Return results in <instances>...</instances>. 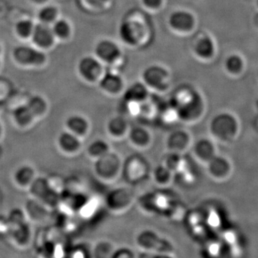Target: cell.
I'll return each instance as SVG.
<instances>
[{"mask_svg":"<svg viewBox=\"0 0 258 258\" xmlns=\"http://www.w3.org/2000/svg\"><path fill=\"white\" fill-rule=\"evenodd\" d=\"M208 171L214 179L224 180L227 179L232 172L230 161L221 157H214L208 164Z\"/></svg>","mask_w":258,"mask_h":258,"instance_id":"cell-10","label":"cell"},{"mask_svg":"<svg viewBox=\"0 0 258 258\" xmlns=\"http://www.w3.org/2000/svg\"><path fill=\"white\" fill-rule=\"evenodd\" d=\"M108 133L115 138L121 139L127 136L129 129L126 122L121 118H115L108 122Z\"/></svg>","mask_w":258,"mask_h":258,"instance_id":"cell-24","label":"cell"},{"mask_svg":"<svg viewBox=\"0 0 258 258\" xmlns=\"http://www.w3.org/2000/svg\"><path fill=\"white\" fill-rule=\"evenodd\" d=\"M3 125H2L1 123H0V140H1L2 137H3Z\"/></svg>","mask_w":258,"mask_h":258,"instance_id":"cell-36","label":"cell"},{"mask_svg":"<svg viewBox=\"0 0 258 258\" xmlns=\"http://www.w3.org/2000/svg\"><path fill=\"white\" fill-rule=\"evenodd\" d=\"M169 23L176 31L186 32L193 28L195 20L189 12L176 11L169 17Z\"/></svg>","mask_w":258,"mask_h":258,"instance_id":"cell-11","label":"cell"},{"mask_svg":"<svg viewBox=\"0 0 258 258\" xmlns=\"http://www.w3.org/2000/svg\"><path fill=\"white\" fill-rule=\"evenodd\" d=\"M211 134L219 141L230 142L235 140L239 133V123L235 115L223 113L216 115L212 120Z\"/></svg>","mask_w":258,"mask_h":258,"instance_id":"cell-1","label":"cell"},{"mask_svg":"<svg viewBox=\"0 0 258 258\" xmlns=\"http://www.w3.org/2000/svg\"><path fill=\"white\" fill-rule=\"evenodd\" d=\"M57 146L66 155L74 156L81 150L82 143L81 139L67 131L59 136Z\"/></svg>","mask_w":258,"mask_h":258,"instance_id":"cell-8","label":"cell"},{"mask_svg":"<svg viewBox=\"0 0 258 258\" xmlns=\"http://www.w3.org/2000/svg\"><path fill=\"white\" fill-rule=\"evenodd\" d=\"M32 42L40 49H48L55 43L56 37L50 25L40 23L35 24L32 36Z\"/></svg>","mask_w":258,"mask_h":258,"instance_id":"cell-5","label":"cell"},{"mask_svg":"<svg viewBox=\"0 0 258 258\" xmlns=\"http://www.w3.org/2000/svg\"><path fill=\"white\" fill-rule=\"evenodd\" d=\"M50 25L56 38L64 40L71 35V24L67 20H64V19L57 18Z\"/></svg>","mask_w":258,"mask_h":258,"instance_id":"cell-26","label":"cell"},{"mask_svg":"<svg viewBox=\"0 0 258 258\" xmlns=\"http://www.w3.org/2000/svg\"><path fill=\"white\" fill-rule=\"evenodd\" d=\"M143 79L149 87L164 90L167 88L169 74L161 66H152L144 71Z\"/></svg>","mask_w":258,"mask_h":258,"instance_id":"cell-6","label":"cell"},{"mask_svg":"<svg viewBox=\"0 0 258 258\" xmlns=\"http://www.w3.org/2000/svg\"><path fill=\"white\" fill-rule=\"evenodd\" d=\"M66 128L71 133L82 139L89 132L90 125L88 120L79 115L70 116L66 120Z\"/></svg>","mask_w":258,"mask_h":258,"instance_id":"cell-13","label":"cell"},{"mask_svg":"<svg viewBox=\"0 0 258 258\" xmlns=\"http://www.w3.org/2000/svg\"><path fill=\"white\" fill-rule=\"evenodd\" d=\"M108 152H109V146L106 142L99 140L91 143L88 147L87 151L88 156L95 160Z\"/></svg>","mask_w":258,"mask_h":258,"instance_id":"cell-30","label":"cell"},{"mask_svg":"<svg viewBox=\"0 0 258 258\" xmlns=\"http://www.w3.org/2000/svg\"><path fill=\"white\" fill-rule=\"evenodd\" d=\"M14 60L24 66H40L46 62L47 56L38 47L19 45L13 52Z\"/></svg>","mask_w":258,"mask_h":258,"instance_id":"cell-2","label":"cell"},{"mask_svg":"<svg viewBox=\"0 0 258 258\" xmlns=\"http://www.w3.org/2000/svg\"><path fill=\"white\" fill-rule=\"evenodd\" d=\"M35 178V171L28 166L19 168L14 174L15 184L22 189H29Z\"/></svg>","mask_w":258,"mask_h":258,"instance_id":"cell-19","label":"cell"},{"mask_svg":"<svg viewBox=\"0 0 258 258\" xmlns=\"http://www.w3.org/2000/svg\"><path fill=\"white\" fill-rule=\"evenodd\" d=\"M257 8H258V0H257Z\"/></svg>","mask_w":258,"mask_h":258,"instance_id":"cell-40","label":"cell"},{"mask_svg":"<svg viewBox=\"0 0 258 258\" xmlns=\"http://www.w3.org/2000/svg\"><path fill=\"white\" fill-rule=\"evenodd\" d=\"M172 173L166 166H161L154 171V179L159 184H168L170 182Z\"/></svg>","mask_w":258,"mask_h":258,"instance_id":"cell-31","label":"cell"},{"mask_svg":"<svg viewBox=\"0 0 258 258\" xmlns=\"http://www.w3.org/2000/svg\"><path fill=\"white\" fill-rule=\"evenodd\" d=\"M147 88L145 85L141 83H134L125 92V99L132 103L144 101L148 94Z\"/></svg>","mask_w":258,"mask_h":258,"instance_id":"cell-25","label":"cell"},{"mask_svg":"<svg viewBox=\"0 0 258 258\" xmlns=\"http://www.w3.org/2000/svg\"><path fill=\"white\" fill-rule=\"evenodd\" d=\"M257 80H258V69H257Z\"/></svg>","mask_w":258,"mask_h":258,"instance_id":"cell-39","label":"cell"},{"mask_svg":"<svg viewBox=\"0 0 258 258\" xmlns=\"http://www.w3.org/2000/svg\"><path fill=\"white\" fill-rule=\"evenodd\" d=\"M27 106L30 108L35 119L41 118L45 116L47 111L46 100L40 96H34L29 98L26 102Z\"/></svg>","mask_w":258,"mask_h":258,"instance_id":"cell-23","label":"cell"},{"mask_svg":"<svg viewBox=\"0 0 258 258\" xmlns=\"http://www.w3.org/2000/svg\"><path fill=\"white\" fill-rule=\"evenodd\" d=\"M119 35L125 43L134 45L138 43L142 35V28L134 22H124L120 25Z\"/></svg>","mask_w":258,"mask_h":258,"instance_id":"cell-12","label":"cell"},{"mask_svg":"<svg viewBox=\"0 0 258 258\" xmlns=\"http://www.w3.org/2000/svg\"><path fill=\"white\" fill-rule=\"evenodd\" d=\"M88 1L91 2L93 5L101 6V5H104L105 3H106L107 2L109 1V0H88Z\"/></svg>","mask_w":258,"mask_h":258,"instance_id":"cell-35","label":"cell"},{"mask_svg":"<svg viewBox=\"0 0 258 258\" xmlns=\"http://www.w3.org/2000/svg\"><path fill=\"white\" fill-rule=\"evenodd\" d=\"M195 156L202 162L208 164L214 157H216L217 152L215 144L208 139L199 141L194 148Z\"/></svg>","mask_w":258,"mask_h":258,"instance_id":"cell-15","label":"cell"},{"mask_svg":"<svg viewBox=\"0 0 258 258\" xmlns=\"http://www.w3.org/2000/svg\"><path fill=\"white\" fill-rule=\"evenodd\" d=\"M95 171L98 177L105 180L114 179L121 171L119 158L108 152L96 159Z\"/></svg>","mask_w":258,"mask_h":258,"instance_id":"cell-3","label":"cell"},{"mask_svg":"<svg viewBox=\"0 0 258 258\" xmlns=\"http://www.w3.org/2000/svg\"><path fill=\"white\" fill-rule=\"evenodd\" d=\"M256 106H257V110L258 111V100H257V103H256Z\"/></svg>","mask_w":258,"mask_h":258,"instance_id":"cell-38","label":"cell"},{"mask_svg":"<svg viewBox=\"0 0 258 258\" xmlns=\"http://www.w3.org/2000/svg\"><path fill=\"white\" fill-rule=\"evenodd\" d=\"M189 134L185 132H176L171 134L168 140V147L171 152L178 154L179 153L185 152L189 147L191 140Z\"/></svg>","mask_w":258,"mask_h":258,"instance_id":"cell-17","label":"cell"},{"mask_svg":"<svg viewBox=\"0 0 258 258\" xmlns=\"http://www.w3.org/2000/svg\"><path fill=\"white\" fill-rule=\"evenodd\" d=\"M195 53L203 59H210L215 52V45L210 37H204L196 44Z\"/></svg>","mask_w":258,"mask_h":258,"instance_id":"cell-22","label":"cell"},{"mask_svg":"<svg viewBox=\"0 0 258 258\" xmlns=\"http://www.w3.org/2000/svg\"><path fill=\"white\" fill-rule=\"evenodd\" d=\"M95 52L97 57L106 62L116 60L120 55L119 47L111 40H103L97 44Z\"/></svg>","mask_w":258,"mask_h":258,"instance_id":"cell-9","label":"cell"},{"mask_svg":"<svg viewBox=\"0 0 258 258\" xmlns=\"http://www.w3.org/2000/svg\"><path fill=\"white\" fill-rule=\"evenodd\" d=\"M177 113L181 116L186 118H194L196 115L202 113L203 109V102L202 97L198 93H188L183 98L177 100Z\"/></svg>","mask_w":258,"mask_h":258,"instance_id":"cell-4","label":"cell"},{"mask_svg":"<svg viewBox=\"0 0 258 258\" xmlns=\"http://www.w3.org/2000/svg\"><path fill=\"white\" fill-rule=\"evenodd\" d=\"M143 3L147 8L151 9H157L162 4L163 0H142Z\"/></svg>","mask_w":258,"mask_h":258,"instance_id":"cell-34","label":"cell"},{"mask_svg":"<svg viewBox=\"0 0 258 258\" xmlns=\"http://www.w3.org/2000/svg\"><path fill=\"white\" fill-rule=\"evenodd\" d=\"M78 70L83 79L89 82H94L101 76L102 66L98 58L86 56L80 60Z\"/></svg>","mask_w":258,"mask_h":258,"instance_id":"cell-7","label":"cell"},{"mask_svg":"<svg viewBox=\"0 0 258 258\" xmlns=\"http://www.w3.org/2000/svg\"><path fill=\"white\" fill-rule=\"evenodd\" d=\"M247 63L245 59L239 53H232L226 58L225 69L227 74L237 77L242 76L245 71Z\"/></svg>","mask_w":258,"mask_h":258,"instance_id":"cell-16","label":"cell"},{"mask_svg":"<svg viewBox=\"0 0 258 258\" xmlns=\"http://www.w3.org/2000/svg\"><path fill=\"white\" fill-rule=\"evenodd\" d=\"M58 17V10L55 7L47 5L39 10L37 18L40 23L51 25L55 21Z\"/></svg>","mask_w":258,"mask_h":258,"instance_id":"cell-29","label":"cell"},{"mask_svg":"<svg viewBox=\"0 0 258 258\" xmlns=\"http://www.w3.org/2000/svg\"><path fill=\"white\" fill-rule=\"evenodd\" d=\"M47 184L49 188L55 192L60 194L63 190L64 184L63 179L58 176H51L50 178H47Z\"/></svg>","mask_w":258,"mask_h":258,"instance_id":"cell-33","label":"cell"},{"mask_svg":"<svg viewBox=\"0 0 258 258\" xmlns=\"http://www.w3.org/2000/svg\"><path fill=\"white\" fill-rule=\"evenodd\" d=\"M28 189L35 200H40L50 190V188L46 179L35 178Z\"/></svg>","mask_w":258,"mask_h":258,"instance_id":"cell-27","label":"cell"},{"mask_svg":"<svg viewBox=\"0 0 258 258\" xmlns=\"http://www.w3.org/2000/svg\"><path fill=\"white\" fill-rule=\"evenodd\" d=\"M13 119L17 126L22 129L30 128L36 120L26 103L13 109Z\"/></svg>","mask_w":258,"mask_h":258,"instance_id":"cell-14","label":"cell"},{"mask_svg":"<svg viewBox=\"0 0 258 258\" xmlns=\"http://www.w3.org/2000/svg\"><path fill=\"white\" fill-rule=\"evenodd\" d=\"M131 143L138 148H145L151 143V135L149 132L144 128L136 127L129 129L127 134Z\"/></svg>","mask_w":258,"mask_h":258,"instance_id":"cell-20","label":"cell"},{"mask_svg":"<svg viewBox=\"0 0 258 258\" xmlns=\"http://www.w3.org/2000/svg\"><path fill=\"white\" fill-rule=\"evenodd\" d=\"M14 229V237L15 240L19 244H24V242H28L27 240H28L30 237V229L28 228L26 223L23 224V225L18 226V227H15Z\"/></svg>","mask_w":258,"mask_h":258,"instance_id":"cell-32","label":"cell"},{"mask_svg":"<svg viewBox=\"0 0 258 258\" xmlns=\"http://www.w3.org/2000/svg\"><path fill=\"white\" fill-rule=\"evenodd\" d=\"M145 164L141 160L132 159L125 166V175L130 181H137L145 175Z\"/></svg>","mask_w":258,"mask_h":258,"instance_id":"cell-21","label":"cell"},{"mask_svg":"<svg viewBox=\"0 0 258 258\" xmlns=\"http://www.w3.org/2000/svg\"><path fill=\"white\" fill-rule=\"evenodd\" d=\"M100 86L102 89L110 93L119 92L123 86V81L121 78L115 73L108 71L103 75L100 80Z\"/></svg>","mask_w":258,"mask_h":258,"instance_id":"cell-18","label":"cell"},{"mask_svg":"<svg viewBox=\"0 0 258 258\" xmlns=\"http://www.w3.org/2000/svg\"><path fill=\"white\" fill-rule=\"evenodd\" d=\"M2 52H3V50H2L1 45H0V64H1Z\"/></svg>","mask_w":258,"mask_h":258,"instance_id":"cell-37","label":"cell"},{"mask_svg":"<svg viewBox=\"0 0 258 258\" xmlns=\"http://www.w3.org/2000/svg\"><path fill=\"white\" fill-rule=\"evenodd\" d=\"M35 23L29 19L19 20L15 24V30L17 35L22 39L30 38L33 32Z\"/></svg>","mask_w":258,"mask_h":258,"instance_id":"cell-28","label":"cell"}]
</instances>
